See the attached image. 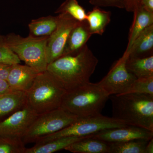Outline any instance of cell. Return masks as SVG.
Returning a JSON list of instances; mask_svg holds the SVG:
<instances>
[{"mask_svg": "<svg viewBox=\"0 0 153 153\" xmlns=\"http://www.w3.org/2000/svg\"><path fill=\"white\" fill-rule=\"evenodd\" d=\"M98 63L86 44L75 54L63 55L48 64L47 71L68 91L90 82Z\"/></svg>", "mask_w": 153, "mask_h": 153, "instance_id": "obj_1", "label": "cell"}, {"mask_svg": "<svg viewBox=\"0 0 153 153\" xmlns=\"http://www.w3.org/2000/svg\"><path fill=\"white\" fill-rule=\"evenodd\" d=\"M110 96L113 118L153 131V95L128 93Z\"/></svg>", "mask_w": 153, "mask_h": 153, "instance_id": "obj_2", "label": "cell"}, {"mask_svg": "<svg viewBox=\"0 0 153 153\" xmlns=\"http://www.w3.org/2000/svg\"><path fill=\"white\" fill-rule=\"evenodd\" d=\"M110 96L98 83L89 82L66 91L60 108L79 117L101 114Z\"/></svg>", "mask_w": 153, "mask_h": 153, "instance_id": "obj_3", "label": "cell"}, {"mask_svg": "<svg viewBox=\"0 0 153 153\" xmlns=\"http://www.w3.org/2000/svg\"><path fill=\"white\" fill-rule=\"evenodd\" d=\"M66 91L47 70L40 72L26 92V105L38 115L60 108Z\"/></svg>", "mask_w": 153, "mask_h": 153, "instance_id": "obj_4", "label": "cell"}, {"mask_svg": "<svg viewBox=\"0 0 153 153\" xmlns=\"http://www.w3.org/2000/svg\"><path fill=\"white\" fill-rule=\"evenodd\" d=\"M49 36L22 37L11 34L3 39L0 44L8 48L26 65L39 72L47 70L46 50Z\"/></svg>", "mask_w": 153, "mask_h": 153, "instance_id": "obj_5", "label": "cell"}, {"mask_svg": "<svg viewBox=\"0 0 153 153\" xmlns=\"http://www.w3.org/2000/svg\"><path fill=\"white\" fill-rule=\"evenodd\" d=\"M79 117L61 108L38 115L22 138L25 144L41 139L67 127Z\"/></svg>", "mask_w": 153, "mask_h": 153, "instance_id": "obj_6", "label": "cell"}, {"mask_svg": "<svg viewBox=\"0 0 153 153\" xmlns=\"http://www.w3.org/2000/svg\"><path fill=\"white\" fill-rule=\"evenodd\" d=\"M127 125L114 118L107 117L101 114L79 117L74 123L52 134L38 140L35 143L41 144L65 137H86L106 129L121 127Z\"/></svg>", "mask_w": 153, "mask_h": 153, "instance_id": "obj_7", "label": "cell"}, {"mask_svg": "<svg viewBox=\"0 0 153 153\" xmlns=\"http://www.w3.org/2000/svg\"><path fill=\"white\" fill-rule=\"evenodd\" d=\"M128 56L124 52L122 57L113 63L107 74L97 82L110 96L127 93L137 79L126 68Z\"/></svg>", "mask_w": 153, "mask_h": 153, "instance_id": "obj_8", "label": "cell"}, {"mask_svg": "<svg viewBox=\"0 0 153 153\" xmlns=\"http://www.w3.org/2000/svg\"><path fill=\"white\" fill-rule=\"evenodd\" d=\"M57 27L49 36L46 47L47 64L63 55L69 34L79 21L66 13H60Z\"/></svg>", "mask_w": 153, "mask_h": 153, "instance_id": "obj_9", "label": "cell"}, {"mask_svg": "<svg viewBox=\"0 0 153 153\" xmlns=\"http://www.w3.org/2000/svg\"><path fill=\"white\" fill-rule=\"evenodd\" d=\"M38 115L26 105L0 121V137L22 139Z\"/></svg>", "mask_w": 153, "mask_h": 153, "instance_id": "obj_10", "label": "cell"}, {"mask_svg": "<svg viewBox=\"0 0 153 153\" xmlns=\"http://www.w3.org/2000/svg\"><path fill=\"white\" fill-rule=\"evenodd\" d=\"M94 137L107 143H120L131 140L153 138V131L147 129L127 125L121 127L106 129L95 134Z\"/></svg>", "mask_w": 153, "mask_h": 153, "instance_id": "obj_11", "label": "cell"}, {"mask_svg": "<svg viewBox=\"0 0 153 153\" xmlns=\"http://www.w3.org/2000/svg\"><path fill=\"white\" fill-rule=\"evenodd\" d=\"M40 72L27 65H12L7 81L12 91L26 92Z\"/></svg>", "mask_w": 153, "mask_h": 153, "instance_id": "obj_12", "label": "cell"}, {"mask_svg": "<svg viewBox=\"0 0 153 153\" xmlns=\"http://www.w3.org/2000/svg\"><path fill=\"white\" fill-rule=\"evenodd\" d=\"M91 36L87 21L78 22L69 34L62 56L79 52L87 44Z\"/></svg>", "mask_w": 153, "mask_h": 153, "instance_id": "obj_13", "label": "cell"}, {"mask_svg": "<svg viewBox=\"0 0 153 153\" xmlns=\"http://www.w3.org/2000/svg\"><path fill=\"white\" fill-rule=\"evenodd\" d=\"M133 13V22L130 29L128 44L125 52L128 55L138 36L146 28L153 25V13L148 12L140 7Z\"/></svg>", "mask_w": 153, "mask_h": 153, "instance_id": "obj_14", "label": "cell"}, {"mask_svg": "<svg viewBox=\"0 0 153 153\" xmlns=\"http://www.w3.org/2000/svg\"><path fill=\"white\" fill-rule=\"evenodd\" d=\"M26 105V92L11 91L0 95V121Z\"/></svg>", "mask_w": 153, "mask_h": 153, "instance_id": "obj_15", "label": "cell"}, {"mask_svg": "<svg viewBox=\"0 0 153 153\" xmlns=\"http://www.w3.org/2000/svg\"><path fill=\"white\" fill-rule=\"evenodd\" d=\"M153 25L145 29L132 45L128 57H143L153 55Z\"/></svg>", "mask_w": 153, "mask_h": 153, "instance_id": "obj_16", "label": "cell"}, {"mask_svg": "<svg viewBox=\"0 0 153 153\" xmlns=\"http://www.w3.org/2000/svg\"><path fill=\"white\" fill-rule=\"evenodd\" d=\"M93 135L86 137H65L41 144H36L32 147L26 149L25 153H53L65 149L73 143Z\"/></svg>", "mask_w": 153, "mask_h": 153, "instance_id": "obj_17", "label": "cell"}, {"mask_svg": "<svg viewBox=\"0 0 153 153\" xmlns=\"http://www.w3.org/2000/svg\"><path fill=\"white\" fill-rule=\"evenodd\" d=\"M108 143L93 137L73 143L65 149L73 153H109Z\"/></svg>", "mask_w": 153, "mask_h": 153, "instance_id": "obj_18", "label": "cell"}, {"mask_svg": "<svg viewBox=\"0 0 153 153\" xmlns=\"http://www.w3.org/2000/svg\"><path fill=\"white\" fill-rule=\"evenodd\" d=\"M111 16L110 11L104 10L100 7L94 6L92 10L87 13L86 21L91 34L102 36L111 22Z\"/></svg>", "mask_w": 153, "mask_h": 153, "instance_id": "obj_19", "label": "cell"}, {"mask_svg": "<svg viewBox=\"0 0 153 153\" xmlns=\"http://www.w3.org/2000/svg\"><path fill=\"white\" fill-rule=\"evenodd\" d=\"M126 68L137 78L153 76V55L143 57H128Z\"/></svg>", "mask_w": 153, "mask_h": 153, "instance_id": "obj_20", "label": "cell"}, {"mask_svg": "<svg viewBox=\"0 0 153 153\" xmlns=\"http://www.w3.org/2000/svg\"><path fill=\"white\" fill-rule=\"evenodd\" d=\"M58 20V16H49L33 20L28 25L31 35L35 37L50 36L57 27Z\"/></svg>", "mask_w": 153, "mask_h": 153, "instance_id": "obj_21", "label": "cell"}, {"mask_svg": "<svg viewBox=\"0 0 153 153\" xmlns=\"http://www.w3.org/2000/svg\"><path fill=\"white\" fill-rule=\"evenodd\" d=\"M149 140L137 139L120 143H108L109 153H145Z\"/></svg>", "mask_w": 153, "mask_h": 153, "instance_id": "obj_22", "label": "cell"}, {"mask_svg": "<svg viewBox=\"0 0 153 153\" xmlns=\"http://www.w3.org/2000/svg\"><path fill=\"white\" fill-rule=\"evenodd\" d=\"M57 13H66L79 22L85 21L87 13L77 0H66L56 11Z\"/></svg>", "mask_w": 153, "mask_h": 153, "instance_id": "obj_23", "label": "cell"}, {"mask_svg": "<svg viewBox=\"0 0 153 153\" xmlns=\"http://www.w3.org/2000/svg\"><path fill=\"white\" fill-rule=\"evenodd\" d=\"M25 145L22 139L0 137V153H25Z\"/></svg>", "mask_w": 153, "mask_h": 153, "instance_id": "obj_24", "label": "cell"}, {"mask_svg": "<svg viewBox=\"0 0 153 153\" xmlns=\"http://www.w3.org/2000/svg\"><path fill=\"white\" fill-rule=\"evenodd\" d=\"M146 94L153 95V76L137 78L127 93Z\"/></svg>", "mask_w": 153, "mask_h": 153, "instance_id": "obj_25", "label": "cell"}, {"mask_svg": "<svg viewBox=\"0 0 153 153\" xmlns=\"http://www.w3.org/2000/svg\"><path fill=\"white\" fill-rule=\"evenodd\" d=\"M21 60L7 47L0 44V63L13 65L20 63Z\"/></svg>", "mask_w": 153, "mask_h": 153, "instance_id": "obj_26", "label": "cell"}, {"mask_svg": "<svg viewBox=\"0 0 153 153\" xmlns=\"http://www.w3.org/2000/svg\"><path fill=\"white\" fill-rule=\"evenodd\" d=\"M91 4L98 7H114L124 9L123 0H89Z\"/></svg>", "mask_w": 153, "mask_h": 153, "instance_id": "obj_27", "label": "cell"}, {"mask_svg": "<svg viewBox=\"0 0 153 153\" xmlns=\"http://www.w3.org/2000/svg\"><path fill=\"white\" fill-rule=\"evenodd\" d=\"M141 0H123L124 9L128 12L134 13L140 7Z\"/></svg>", "mask_w": 153, "mask_h": 153, "instance_id": "obj_28", "label": "cell"}, {"mask_svg": "<svg viewBox=\"0 0 153 153\" xmlns=\"http://www.w3.org/2000/svg\"><path fill=\"white\" fill-rule=\"evenodd\" d=\"M12 65L0 63V79L7 80Z\"/></svg>", "mask_w": 153, "mask_h": 153, "instance_id": "obj_29", "label": "cell"}, {"mask_svg": "<svg viewBox=\"0 0 153 153\" xmlns=\"http://www.w3.org/2000/svg\"><path fill=\"white\" fill-rule=\"evenodd\" d=\"M140 7L148 12L153 13V0H141Z\"/></svg>", "mask_w": 153, "mask_h": 153, "instance_id": "obj_30", "label": "cell"}, {"mask_svg": "<svg viewBox=\"0 0 153 153\" xmlns=\"http://www.w3.org/2000/svg\"><path fill=\"white\" fill-rule=\"evenodd\" d=\"M12 91L10 88L7 81L0 79V95L8 93Z\"/></svg>", "mask_w": 153, "mask_h": 153, "instance_id": "obj_31", "label": "cell"}, {"mask_svg": "<svg viewBox=\"0 0 153 153\" xmlns=\"http://www.w3.org/2000/svg\"><path fill=\"white\" fill-rule=\"evenodd\" d=\"M153 153V139L150 140L145 148V153Z\"/></svg>", "mask_w": 153, "mask_h": 153, "instance_id": "obj_32", "label": "cell"}]
</instances>
